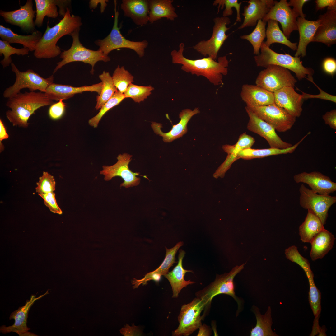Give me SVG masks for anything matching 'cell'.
Masks as SVG:
<instances>
[{
  "label": "cell",
  "instance_id": "cell-39",
  "mask_svg": "<svg viewBox=\"0 0 336 336\" xmlns=\"http://www.w3.org/2000/svg\"><path fill=\"white\" fill-rule=\"evenodd\" d=\"M266 23L262 20H259L255 28L251 33L240 36L241 39L247 40L250 43L253 48V53L255 55L260 54L261 45L266 37Z\"/></svg>",
  "mask_w": 336,
  "mask_h": 336
},
{
  "label": "cell",
  "instance_id": "cell-30",
  "mask_svg": "<svg viewBox=\"0 0 336 336\" xmlns=\"http://www.w3.org/2000/svg\"><path fill=\"white\" fill-rule=\"evenodd\" d=\"M185 254V252L183 250L181 249L180 250L177 265L172 271L164 275L170 284L173 292V298H177L180 291L183 288L186 287L188 285L195 283V282L190 280L186 281L184 279V276L186 273H193L192 270H186L183 268L182 261Z\"/></svg>",
  "mask_w": 336,
  "mask_h": 336
},
{
  "label": "cell",
  "instance_id": "cell-14",
  "mask_svg": "<svg viewBox=\"0 0 336 336\" xmlns=\"http://www.w3.org/2000/svg\"><path fill=\"white\" fill-rule=\"evenodd\" d=\"M132 157V155L128 153L119 154L117 158L118 161L116 163L110 166H102L103 170L100 171V174L104 175V179L106 181L116 176L121 177L124 182L120 184V187L128 188L138 185L140 183V178L136 176L140 175L139 173L133 172L128 167Z\"/></svg>",
  "mask_w": 336,
  "mask_h": 336
},
{
  "label": "cell",
  "instance_id": "cell-13",
  "mask_svg": "<svg viewBox=\"0 0 336 336\" xmlns=\"http://www.w3.org/2000/svg\"><path fill=\"white\" fill-rule=\"evenodd\" d=\"M299 203L303 208L310 210L320 220L324 225L328 217L330 208L336 202V197L321 195L307 188L304 184L299 189Z\"/></svg>",
  "mask_w": 336,
  "mask_h": 336
},
{
  "label": "cell",
  "instance_id": "cell-45",
  "mask_svg": "<svg viewBox=\"0 0 336 336\" xmlns=\"http://www.w3.org/2000/svg\"><path fill=\"white\" fill-rule=\"evenodd\" d=\"M308 280L310 286L308 298L310 304L315 318L320 317L321 310V292L316 287L314 278Z\"/></svg>",
  "mask_w": 336,
  "mask_h": 336
},
{
  "label": "cell",
  "instance_id": "cell-22",
  "mask_svg": "<svg viewBox=\"0 0 336 336\" xmlns=\"http://www.w3.org/2000/svg\"><path fill=\"white\" fill-rule=\"evenodd\" d=\"M274 103L284 109L292 116L299 117L302 110V95L297 93L294 88L284 87L273 93Z\"/></svg>",
  "mask_w": 336,
  "mask_h": 336
},
{
  "label": "cell",
  "instance_id": "cell-21",
  "mask_svg": "<svg viewBox=\"0 0 336 336\" xmlns=\"http://www.w3.org/2000/svg\"><path fill=\"white\" fill-rule=\"evenodd\" d=\"M200 113L198 108H195L193 110L189 109H184L180 112L179 117L180 122L177 124L172 125L171 130L166 133L161 130L162 124L155 122H152L151 127L154 132L163 138V140L166 142H170L179 138L187 132V125L191 118L194 115Z\"/></svg>",
  "mask_w": 336,
  "mask_h": 336
},
{
  "label": "cell",
  "instance_id": "cell-11",
  "mask_svg": "<svg viewBox=\"0 0 336 336\" xmlns=\"http://www.w3.org/2000/svg\"><path fill=\"white\" fill-rule=\"evenodd\" d=\"M213 21V32L210 38L199 41L193 48L202 55L208 56L216 60L218 51L229 36L226 32L230 28L226 25L231 23V21L228 17L222 16L214 18Z\"/></svg>",
  "mask_w": 336,
  "mask_h": 336
},
{
  "label": "cell",
  "instance_id": "cell-58",
  "mask_svg": "<svg viewBox=\"0 0 336 336\" xmlns=\"http://www.w3.org/2000/svg\"><path fill=\"white\" fill-rule=\"evenodd\" d=\"M199 330L197 335V336H210L211 334V330L209 326L205 324H201L198 328Z\"/></svg>",
  "mask_w": 336,
  "mask_h": 336
},
{
  "label": "cell",
  "instance_id": "cell-51",
  "mask_svg": "<svg viewBox=\"0 0 336 336\" xmlns=\"http://www.w3.org/2000/svg\"><path fill=\"white\" fill-rule=\"evenodd\" d=\"M60 100L57 103H54L49 107L48 113L50 118L53 120H57L60 118L63 115L66 104Z\"/></svg>",
  "mask_w": 336,
  "mask_h": 336
},
{
  "label": "cell",
  "instance_id": "cell-55",
  "mask_svg": "<svg viewBox=\"0 0 336 336\" xmlns=\"http://www.w3.org/2000/svg\"><path fill=\"white\" fill-rule=\"evenodd\" d=\"M315 2L317 10L323 9L326 7H328L327 10H336V0H316Z\"/></svg>",
  "mask_w": 336,
  "mask_h": 336
},
{
  "label": "cell",
  "instance_id": "cell-31",
  "mask_svg": "<svg viewBox=\"0 0 336 336\" xmlns=\"http://www.w3.org/2000/svg\"><path fill=\"white\" fill-rule=\"evenodd\" d=\"M43 35L42 33L36 30L31 35H22L14 32L9 28L0 25V37L1 40L10 43L21 44L24 48H28L30 51L35 50L36 45Z\"/></svg>",
  "mask_w": 336,
  "mask_h": 336
},
{
  "label": "cell",
  "instance_id": "cell-20",
  "mask_svg": "<svg viewBox=\"0 0 336 336\" xmlns=\"http://www.w3.org/2000/svg\"><path fill=\"white\" fill-rule=\"evenodd\" d=\"M36 7V17L34 21L38 27L42 26L46 16L56 18L58 15L64 17L67 9L69 8L71 0H35Z\"/></svg>",
  "mask_w": 336,
  "mask_h": 336
},
{
  "label": "cell",
  "instance_id": "cell-25",
  "mask_svg": "<svg viewBox=\"0 0 336 336\" xmlns=\"http://www.w3.org/2000/svg\"><path fill=\"white\" fill-rule=\"evenodd\" d=\"M102 83H98L90 86L75 87L72 86L53 83L46 88L44 92L48 98L52 100L59 101L69 99L77 94L84 91L96 92L99 95L101 92Z\"/></svg>",
  "mask_w": 336,
  "mask_h": 336
},
{
  "label": "cell",
  "instance_id": "cell-1",
  "mask_svg": "<svg viewBox=\"0 0 336 336\" xmlns=\"http://www.w3.org/2000/svg\"><path fill=\"white\" fill-rule=\"evenodd\" d=\"M184 44L181 43L178 50H174L171 51L173 63L181 64V69L186 72H190L197 76L204 77L215 86L222 83L223 76L226 75L228 72L229 62L226 56L219 57L217 61L210 57L190 59L184 56Z\"/></svg>",
  "mask_w": 336,
  "mask_h": 336
},
{
  "label": "cell",
  "instance_id": "cell-34",
  "mask_svg": "<svg viewBox=\"0 0 336 336\" xmlns=\"http://www.w3.org/2000/svg\"><path fill=\"white\" fill-rule=\"evenodd\" d=\"M251 310L255 315L256 324L250 331V336H278L272 329L273 321L272 310L270 306L263 315L261 314L259 308L255 305L252 306Z\"/></svg>",
  "mask_w": 336,
  "mask_h": 336
},
{
  "label": "cell",
  "instance_id": "cell-52",
  "mask_svg": "<svg viewBox=\"0 0 336 336\" xmlns=\"http://www.w3.org/2000/svg\"><path fill=\"white\" fill-rule=\"evenodd\" d=\"M309 0H290L288 2L290 7H293V10L298 17L305 18L306 15L302 11V7L304 4Z\"/></svg>",
  "mask_w": 336,
  "mask_h": 336
},
{
  "label": "cell",
  "instance_id": "cell-3",
  "mask_svg": "<svg viewBox=\"0 0 336 336\" xmlns=\"http://www.w3.org/2000/svg\"><path fill=\"white\" fill-rule=\"evenodd\" d=\"M8 99L6 105L11 110L6 111L7 118L13 126L24 128L28 126V119L36 110L54 103L45 93L40 91L20 92Z\"/></svg>",
  "mask_w": 336,
  "mask_h": 336
},
{
  "label": "cell",
  "instance_id": "cell-50",
  "mask_svg": "<svg viewBox=\"0 0 336 336\" xmlns=\"http://www.w3.org/2000/svg\"><path fill=\"white\" fill-rule=\"evenodd\" d=\"M307 79L312 82L318 88L320 91V93L318 95H311L308 94L301 91V94L303 99H308L310 98H316L320 99L329 100L332 101L334 103L336 102V96L328 94L321 90L319 87L313 82L312 76L308 75Z\"/></svg>",
  "mask_w": 336,
  "mask_h": 336
},
{
  "label": "cell",
  "instance_id": "cell-18",
  "mask_svg": "<svg viewBox=\"0 0 336 336\" xmlns=\"http://www.w3.org/2000/svg\"><path fill=\"white\" fill-rule=\"evenodd\" d=\"M293 178L297 183L307 184L312 191L319 194L329 195L336 190V183L319 171L302 172L294 175Z\"/></svg>",
  "mask_w": 336,
  "mask_h": 336
},
{
  "label": "cell",
  "instance_id": "cell-29",
  "mask_svg": "<svg viewBox=\"0 0 336 336\" xmlns=\"http://www.w3.org/2000/svg\"><path fill=\"white\" fill-rule=\"evenodd\" d=\"M255 142L254 138L244 133L240 135L235 144L223 145L222 148L227 154V156L225 161L218 168L219 171L224 174L231 164L237 160V156L239 152L244 149L251 148Z\"/></svg>",
  "mask_w": 336,
  "mask_h": 336
},
{
  "label": "cell",
  "instance_id": "cell-53",
  "mask_svg": "<svg viewBox=\"0 0 336 336\" xmlns=\"http://www.w3.org/2000/svg\"><path fill=\"white\" fill-rule=\"evenodd\" d=\"M323 68L327 73L333 75L336 71V61L332 58L325 59L323 63Z\"/></svg>",
  "mask_w": 336,
  "mask_h": 336
},
{
  "label": "cell",
  "instance_id": "cell-2",
  "mask_svg": "<svg viewBox=\"0 0 336 336\" xmlns=\"http://www.w3.org/2000/svg\"><path fill=\"white\" fill-rule=\"evenodd\" d=\"M81 18L71 14L68 8L65 16L59 22L50 27L48 21L46 30L38 43L34 52L38 59L50 58L57 56L61 53L57 42L62 37L70 35L82 25Z\"/></svg>",
  "mask_w": 336,
  "mask_h": 336
},
{
  "label": "cell",
  "instance_id": "cell-40",
  "mask_svg": "<svg viewBox=\"0 0 336 336\" xmlns=\"http://www.w3.org/2000/svg\"><path fill=\"white\" fill-rule=\"evenodd\" d=\"M112 77L115 87L123 94L133 81V76L123 66L120 67L118 65L114 71Z\"/></svg>",
  "mask_w": 336,
  "mask_h": 336
},
{
  "label": "cell",
  "instance_id": "cell-46",
  "mask_svg": "<svg viewBox=\"0 0 336 336\" xmlns=\"http://www.w3.org/2000/svg\"><path fill=\"white\" fill-rule=\"evenodd\" d=\"M183 245L182 242H180L171 249H168L166 247V252L164 260L160 266L152 272L158 274L161 276L167 274L170 268L174 263H175V254L179 248Z\"/></svg>",
  "mask_w": 336,
  "mask_h": 336
},
{
  "label": "cell",
  "instance_id": "cell-6",
  "mask_svg": "<svg viewBox=\"0 0 336 336\" xmlns=\"http://www.w3.org/2000/svg\"><path fill=\"white\" fill-rule=\"evenodd\" d=\"M80 30V28H78L70 35L72 39L71 46L68 50H64L61 53L60 58L62 60L57 63V66L53 71L54 74L68 63L80 61L90 64L92 67L91 73L93 74L94 67L97 62H106L110 60V58L105 56L101 51L91 50L82 45L79 39Z\"/></svg>",
  "mask_w": 336,
  "mask_h": 336
},
{
  "label": "cell",
  "instance_id": "cell-5",
  "mask_svg": "<svg viewBox=\"0 0 336 336\" xmlns=\"http://www.w3.org/2000/svg\"><path fill=\"white\" fill-rule=\"evenodd\" d=\"M260 53L255 55L254 59L258 67L267 68L271 65L281 67L293 72L300 80L314 73L311 68L305 67L300 60V56L293 57L289 54L277 53L266 45L264 41L261 45Z\"/></svg>",
  "mask_w": 336,
  "mask_h": 336
},
{
  "label": "cell",
  "instance_id": "cell-44",
  "mask_svg": "<svg viewBox=\"0 0 336 336\" xmlns=\"http://www.w3.org/2000/svg\"><path fill=\"white\" fill-rule=\"evenodd\" d=\"M154 89L151 86H139L131 83L124 94L125 98H130L135 102L140 103L147 98Z\"/></svg>",
  "mask_w": 336,
  "mask_h": 336
},
{
  "label": "cell",
  "instance_id": "cell-59",
  "mask_svg": "<svg viewBox=\"0 0 336 336\" xmlns=\"http://www.w3.org/2000/svg\"><path fill=\"white\" fill-rule=\"evenodd\" d=\"M9 136L7 133L3 124L1 119H0V141L7 138Z\"/></svg>",
  "mask_w": 336,
  "mask_h": 336
},
{
  "label": "cell",
  "instance_id": "cell-28",
  "mask_svg": "<svg viewBox=\"0 0 336 336\" xmlns=\"http://www.w3.org/2000/svg\"><path fill=\"white\" fill-rule=\"evenodd\" d=\"M297 23L299 40L295 56L304 57L306 55L307 46L312 42L321 21L319 19L316 21H311L299 17L297 18Z\"/></svg>",
  "mask_w": 336,
  "mask_h": 336
},
{
  "label": "cell",
  "instance_id": "cell-4",
  "mask_svg": "<svg viewBox=\"0 0 336 336\" xmlns=\"http://www.w3.org/2000/svg\"><path fill=\"white\" fill-rule=\"evenodd\" d=\"M245 263L233 267L229 273H225L221 275L217 274L214 281L201 290L196 293V297L202 300L205 304L203 316L204 319L209 312L213 298L216 296L225 294L230 296L236 301L237 304L236 317L242 311L243 308L244 302L241 298L237 296L235 292L234 279L235 276L244 268Z\"/></svg>",
  "mask_w": 336,
  "mask_h": 336
},
{
  "label": "cell",
  "instance_id": "cell-26",
  "mask_svg": "<svg viewBox=\"0 0 336 336\" xmlns=\"http://www.w3.org/2000/svg\"><path fill=\"white\" fill-rule=\"evenodd\" d=\"M240 96L248 106L259 107L274 103L273 93L256 85H243Z\"/></svg>",
  "mask_w": 336,
  "mask_h": 336
},
{
  "label": "cell",
  "instance_id": "cell-57",
  "mask_svg": "<svg viewBox=\"0 0 336 336\" xmlns=\"http://www.w3.org/2000/svg\"><path fill=\"white\" fill-rule=\"evenodd\" d=\"M320 317L315 318L314 324L312 328V331L310 334V336H315L318 334V336H326L325 333V328H321L319 324V319Z\"/></svg>",
  "mask_w": 336,
  "mask_h": 336
},
{
  "label": "cell",
  "instance_id": "cell-8",
  "mask_svg": "<svg viewBox=\"0 0 336 336\" xmlns=\"http://www.w3.org/2000/svg\"><path fill=\"white\" fill-rule=\"evenodd\" d=\"M11 65L12 71L16 75V79L14 84L4 90L3 94L4 98L12 97L20 92L21 90L26 88L30 91L39 90L44 93L48 86L53 83V75L44 78L32 69L21 72L14 63H12Z\"/></svg>",
  "mask_w": 336,
  "mask_h": 336
},
{
  "label": "cell",
  "instance_id": "cell-7",
  "mask_svg": "<svg viewBox=\"0 0 336 336\" xmlns=\"http://www.w3.org/2000/svg\"><path fill=\"white\" fill-rule=\"evenodd\" d=\"M114 1V17L113 27L106 37L94 42L99 47L98 50L101 51L105 56H108L110 53L114 49L126 48L134 50L140 57H143L145 49L148 45V42L146 40L138 41H130L122 35L120 31V28L118 26L119 14L116 9L117 2L116 0Z\"/></svg>",
  "mask_w": 336,
  "mask_h": 336
},
{
  "label": "cell",
  "instance_id": "cell-37",
  "mask_svg": "<svg viewBox=\"0 0 336 336\" xmlns=\"http://www.w3.org/2000/svg\"><path fill=\"white\" fill-rule=\"evenodd\" d=\"M268 26L266 31V40L265 44L269 47L274 43L283 44L293 51H296L297 43L291 42L280 29L278 22L275 20H269L268 22Z\"/></svg>",
  "mask_w": 336,
  "mask_h": 336
},
{
  "label": "cell",
  "instance_id": "cell-15",
  "mask_svg": "<svg viewBox=\"0 0 336 336\" xmlns=\"http://www.w3.org/2000/svg\"><path fill=\"white\" fill-rule=\"evenodd\" d=\"M298 17L286 0H281L275 3L262 20L266 22L269 20L279 22L283 34L288 39L292 32L298 30L297 23Z\"/></svg>",
  "mask_w": 336,
  "mask_h": 336
},
{
  "label": "cell",
  "instance_id": "cell-42",
  "mask_svg": "<svg viewBox=\"0 0 336 336\" xmlns=\"http://www.w3.org/2000/svg\"><path fill=\"white\" fill-rule=\"evenodd\" d=\"M285 253L288 259L297 264L303 269L308 279L314 278L308 260L300 254L296 246L292 245L286 249Z\"/></svg>",
  "mask_w": 336,
  "mask_h": 336
},
{
  "label": "cell",
  "instance_id": "cell-17",
  "mask_svg": "<svg viewBox=\"0 0 336 336\" xmlns=\"http://www.w3.org/2000/svg\"><path fill=\"white\" fill-rule=\"evenodd\" d=\"M33 6L32 0H27L18 9L9 11L1 10L0 15L6 23L17 26L24 31L32 33L36 30L33 21L36 11L33 9Z\"/></svg>",
  "mask_w": 336,
  "mask_h": 336
},
{
  "label": "cell",
  "instance_id": "cell-54",
  "mask_svg": "<svg viewBox=\"0 0 336 336\" xmlns=\"http://www.w3.org/2000/svg\"><path fill=\"white\" fill-rule=\"evenodd\" d=\"M322 118L325 124L329 125L330 128L336 129V110L334 109L326 112L322 116Z\"/></svg>",
  "mask_w": 336,
  "mask_h": 336
},
{
  "label": "cell",
  "instance_id": "cell-9",
  "mask_svg": "<svg viewBox=\"0 0 336 336\" xmlns=\"http://www.w3.org/2000/svg\"><path fill=\"white\" fill-rule=\"evenodd\" d=\"M205 304L196 297L191 302L183 305L178 316L179 325L172 331L174 336H188L198 329L203 319L201 314L204 310Z\"/></svg>",
  "mask_w": 336,
  "mask_h": 336
},
{
  "label": "cell",
  "instance_id": "cell-48",
  "mask_svg": "<svg viewBox=\"0 0 336 336\" xmlns=\"http://www.w3.org/2000/svg\"><path fill=\"white\" fill-rule=\"evenodd\" d=\"M36 184L35 190L38 195L54 192L55 189L56 182L54 177L47 172H43Z\"/></svg>",
  "mask_w": 336,
  "mask_h": 336
},
{
  "label": "cell",
  "instance_id": "cell-27",
  "mask_svg": "<svg viewBox=\"0 0 336 336\" xmlns=\"http://www.w3.org/2000/svg\"><path fill=\"white\" fill-rule=\"evenodd\" d=\"M120 7L124 16L130 18L136 25L142 26L149 21L148 0H123Z\"/></svg>",
  "mask_w": 336,
  "mask_h": 336
},
{
  "label": "cell",
  "instance_id": "cell-56",
  "mask_svg": "<svg viewBox=\"0 0 336 336\" xmlns=\"http://www.w3.org/2000/svg\"><path fill=\"white\" fill-rule=\"evenodd\" d=\"M122 334L124 336H140L141 333L138 327L133 325L130 326L127 324L123 328L120 330Z\"/></svg>",
  "mask_w": 336,
  "mask_h": 336
},
{
  "label": "cell",
  "instance_id": "cell-36",
  "mask_svg": "<svg viewBox=\"0 0 336 336\" xmlns=\"http://www.w3.org/2000/svg\"><path fill=\"white\" fill-rule=\"evenodd\" d=\"M309 132L297 143L292 147L285 149L271 148L262 149H254L249 148L240 151L237 156V160L240 158L244 159H251L256 158H261L272 155L292 153L294 152L299 145L308 135Z\"/></svg>",
  "mask_w": 336,
  "mask_h": 336
},
{
  "label": "cell",
  "instance_id": "cell-32",
  "mask_svg": "<svg viewBox=\"0 0 336 336\" xmlns=\"http://www.w3.org/2000/svg\"><path fill=\"white\" fill-rule=\"evenodd\" d=\"M335 239L334 236L325 229L317 234L310 242L312 260L323 258L333 248Z\"/></svg>",
  "mask_w": 336,
  "mask_h": 336
},
{
  "label": "cell",
  "instance_id": "cell-47",
  "mask_svg": "<svg viewBox=\"0 0 336 336\" xmlns=\"http://www.w3.org/2000/svg\"><path fill=\"white\" fill-rule=\"evenodd\" d=\"M242 2H238V0H216L213 2V5L216 6L218 5V11L219 8L222 9L225 6V8L223 12L222 16L228 17L231 16L233 13L232 7L235 8L237 12V16L236 21L234 24L235 25L238 22L241 21V17L240 15V7Z\"/></svg>",
  "mask_w": 336,
  "mask_h": 336
},
{
  "label": "cell",
  "instance_id": "cell-10",
  "mask_svg": "<svg viewBox=\"0 0 336 336\" xmlns=\"http://www.w3.org/2000/svg\"><path fill=\"white\" fill-rule=\"evenodd\" d=\"M296 82L289 70L271 65L260 72L255 83L256 85L273 93L284 87L294 88Z\"/></svg>",
  "mask_w": 336,
  "mask_h": 336
},
{
  "label": "cell",
  "instance_id": "cell-41",
  "mask_svg": "<svg viewBox=\"0 0 336 336\" xmlns=\"http://www.w3.org/2000/svg\"><path fill=\"white\" fill-rule=\"evenodd\" d=\"M29 51L28 48H16L12 46L8 41L0 40V56L3 54L4 56V58L0 61V63L4 68L9 66L12 63V55L24 56L28 54Z\"/></svg>",
  "mask_w": 336,
  "mask_h": 336
},
{
  "label": "cell",
  "instance_id": "cell-49",
  "mask_svg": "<svg viewBox=\"0 0 336 336\" xmlns=\"http://www.w3.org/2000/svg\"><path fill=\"white\" fill-rule=\"evenodd\" d=\"M54 192L39 195L44 200L45 205L49 208L52 212L60 215L62 214V211L58 205Z\"/></svg>",
  "mask_w": 336,
  "mask_h": 336
},
{
  "label": "cell",
  "instance_id": "cell-38",
  "mask_svg": "<svg viewBox=\"0 0 336 336\" xmlns=\"http://www.w3.org/2000/svg\"><path fill=\"white\" fill-rule=\"evenodd\" d=\"M99 77L101 81L102 85L100 94L96 97L95 108L97 110L100 109L118 90L114 85L112 77L108 72L104 71Z\"/></svg>",
  "mask_w": 336,
  "mask_h": 336
},
{
  "label": "cell",
  "instance_id": "cell-12",
  "mask_svg": "<svg viewBox=\"0 0 336 336\" xmlns=\"http://www.w3.org/2000/svg\"><path fill=\"white\" fill-rule=\"evenodd\" d=\"M246 107L279 132L290 130L296 121V117L275 103L259 107Z\"/></svg>",
  "mask_w": 336,
  "mask_h": 336
},
{
  "label": "cell",
  "instance_id": "cell-35",
  "mask_svg": "<svg viewBox=\"0 0 336 336\" xmlns=\"http://www.w3.org/2000/svg\"><path fill=\"white\" fill-rule=\"evenodd\" d=\"M308 211L304 222L299 228L301 240L304 243H310L317 234L324 229L320 219L311 210Z\"/></svg>",
  "mask_w": 336,
  "mask_h": 336
},
{
  "label": "cell",
  "instance_id": "cell-33",
  "mask_svg": "<svg viewBox=\"0 0 336 336\" xmlns=\"http://www.w3.org/2000/svg\"><path fill=\"white\" fill-rule=\"evenodd\" d=\"M172 0H149V21L152 23L163 18L174 21L178 16Z\"/></svg>",
  "mask_w": 336,
  "mask_h": 336
},
{
  "label": "cell",
  "instance_id": "cell-16",
  "mask_svg": "<svg viewBox=\"0 0 336 336\" xmlns=\"http://www.w3.org/2000/svg\"><path fill=\"white\" fill-rule=\"evenodd\" d=\"M245 109L249 118L247 128L264 138L270 147L285 149L292 146L283 141L271 125L260 118L247 107Z\"/></svg>",
  "mask_w": 336,
  "mask_h": 336
},
{
  "label": "cell",
  "instance_id": "cell-23",
  "mask_svg": "<svg viewBox=\"0 0 336 336\" xmlns=\"http://www.w3.org/2000/svg\"><path fill=\"white\" fill-rule=\"evenodd\" d=\"M277 2L273 0H250L246 2L247 6H244L242 15L243 22L238 28H245L255 26L258 20H262L272 7Z\"/></svg>",
  "mask_w": 336,
  "mask_h": 336
},
{
  "label": "cell",
  "instance_id": "cell-24",
  "mask_svg": "<svg viewBox=\"0 0 336 336\" xmlns=\"http://www.w3.org/2000/svg\"><path fill=\"white\" fill-rule=\"evenodd\" d=\"M320 24L318 28L312 42L324 43L330 47L336 43V10H327L319 18Z\"/></svg>",
  "mask_w": 336,
  "mask_h": 336
},
{
  "label": "cell",
  "instance_id": "cell-43",
  "mask_svg": "<svg viewBox=\"0 0 336 336\" xmlns=\"http://www.w3.org/2000/svg\"><path fill=\"white\" fill-rule=\"evenodd\" d=\"M125 98L124 94L118 90L116 91L113 96L101 107L99 112L89 120V124L94 128H96L103 116L110 109L119 105Z\"/></svg>",
  "mask_w": 336,
  "mask_h": 336
},
{
  "label": "cell",
  "instance_id": "cell-19",
  "mask_svg": "<svg viewBox=\"0 0 336 336\" xmlns=\"http://www.w3.org/2000/svg\"><path fill=\"white\" fill-rule=\"evenodd\" d=\"M48 291L47 290L44 294L37 297H36L35 296L32 295L30 299L26 301L24 306L20 307L11 314L9 319L15 320L14 324L8 327L5 325L1 326L0 328V332L3 333L15 332L19 336H36L34 334L28 332L30 329L27 326L28 312L35 301L49 294Z\"/></svg>",
  "mask_w": 336,
  "mask_h": 336
}]
</instances>
